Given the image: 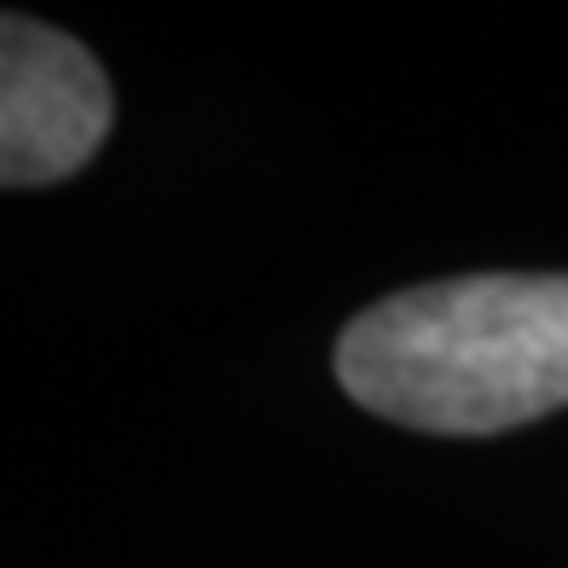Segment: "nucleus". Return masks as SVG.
Here are the masks:
<instances>
[{"mask_svg":"<svg viewBox=\"0 0 568 568\" xmlns=\"http://www.w3.org/2000/svg\"><path fill=\"white\" fill-rule=\"evenodd\" d=\"M111 134V82L82 41L36 18L0 30V180L47 186L75 174Z\"/></svg>","mask_w":568,"mask_h":568,"instance_id":"nucleus-2","label":"nucleus"},{"mask_svg":"<svg viewBox=\"0 0 568 568\" xmlns=\"http://www.w3.org/2000/svg\"><path fill=\"white\" fill-rule=\"evenodd\" d=\"M343 389L389 424L499 435L568 406V273H470L383 296L337 337Z\"/></svg>","mask_w":568,"mask_h":568,"instance_id":"nucleus-1","label":"nucleus"}]
</instances>
